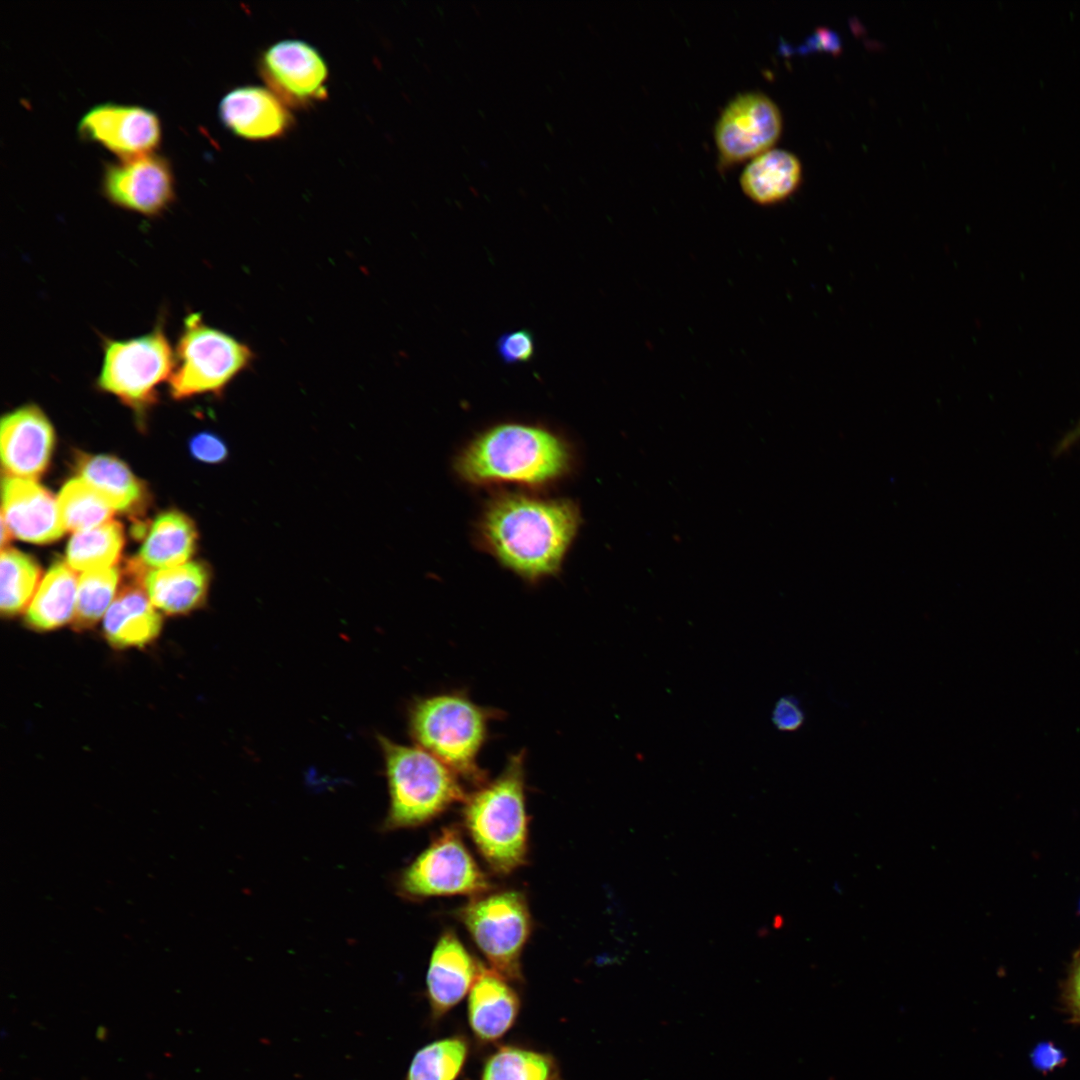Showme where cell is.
<instances>
[{
	"label": "cell",
	"instance_id": "1",
	"mask_svg": "<svg viewBox=\"0 0 1080 1080\" xmlns=\"http://www.w3.org/2000/svg\"><path fill=\"white\" fill-rule=\"evenodd\" d=\"M581 522L570 499L506 493L485 506L476 531L503 567L534 583L559 573Z\"/></svg>",
	"mask_w": 1080,
	"mask_h": 1080
},
{
	"label": "cell",
	"instance_id": "2",
	"mask_svg": "<svg viewBox=\"0 0 1080 1080\" xmlns=\"http://www.w3.org/2000/svg\"><path fill=\"white\" fill-rule=\"evenodd\" d=\"M573 465V448L559 434L539 425L510 422L478 434L457 456L455 469L474 485L540 486L563 478Z\"/></svg>",
	"mask_w": 1080,
	"mask_h": 1080
},
{
	"label": "cell",
	"instance_id": "3",
	"mask_svg": "<svg viewBox=\"0 0 1080 1080\" xmlns=\"http://www.w3.org/2000/svg\"><path fill=\"white\" fill-rule=\"evenodd\" d=\"M524 763V751L511 755L502 772L464 802L466 829L490 868L499 874L511 873L526 862Z\"/></svg>",
	"mask_w": 1080,
	"mask_h": 1080
},
{
	"label": "cell",
	"instance_id": "4",
	"mask_svg": "<svg viewBox=\"0 0 1080 1080\" xmlns=\"http://www.w3.org/2000/svg\"><path fill=\"white\" fill-rule=\"evenodd\" d=\"M495 714L462 691L417 698L409 707V733L415 745L479 787L486 776L477 763L478 755Z\"/></svg>",
	"mask_w": 1080,
	"mask_h": 1080
},
{
	"label": "cell",
	"instance_id": "5",
	"mask_svg": "<svg viewBox=\"0 0 1080 1080\" xmlns=\"http://www.w3.org/2000/svg\"><path fill=\"white\" fill-rule=\"evenodd\" d=\"M389 792L384 831L426 824L459 802L465 793L459 776L425 749L378 735Z\"/></svg>",
	"mask_w": 1080,
	"mask_h": 1080
},
{
	"label": "cell",
	"instance_id": "6",
	"mask_svg": "<svg viewBox=\"0 0 1080 1080\" xmlns=\"http://www.w3.org/2000/svg\"><path fill=\"white\" fill-rule=\"evenodd\" d=\"M255 359L252 349L206 324L200 313L188 314L177 340L169 391L176 400L219 394Z\"/></svg>",
	"mask_w": 1080,
	"mask_h": 1080
},
{
	"label": "cell",
	"instance_id": "7",
	"mask_svg": "<svg viewBox=\"0 0 1080 1080\" xmlns=\"http://www.w3.org/2000/svg\"><path fill=\"white\" fill-rule=\"evenodd\" d=\"M103 360L97 387L135 411L157 399L158 386L169 380L174 353L160 319L149 333L125 340L102 337Z\"/></svg>",
	"mask_w": 1080,
	"mask_h": 1080
},
{
	"label": "cell",
	"instance_id": "8",
	"mask_svg": "<svg viewBox=\"0 0 1080 1080\" xmlns=\"http://www.w3.org/2000/svg\"><path fill=\"white\" fill-rule=\"evenodd\" d=\"M457 915L492 969L505 979H518L532 927L524 894L517 890L484 893L473 897Z\"/></svg>",
	"mask_w": 1080,
	"mask_h": 1080
},
{
	"label": "cell",
	"instance_id": "9",
	"mask_svg": "<svg viewBox=\"0 0 1080 1080\" xmlns=\"http://www.w3.org/2000/svg\"><path fill=\"white\" fill-rule=\"evenodd\" d=\"M491 884L454 827L442 829L400 874L397 890L409 900L489 892Z\"/></svg>",
	"mask_w": 1080,
	"mask_h": 1080
},
{
	"label": "cell",
	"instance_id": "10",
	"mask_svg": "<svg viewBox=\"0 0 1080 1080\" xmlns=\"http://www.w3.org/2000/svg\"><path fill=\"white\" fill-rule=\"evenodd\" d=\"M782 131L778 105L765 93H738L724 106L714 126L720 165L753 158L772 148Z\"/></svg>",
	"mask_w": 1080,
	"mask_h": 1080
},
{
	"label": "cell",
	"instance_id": "11",
	"mask_svg": "<svg viewBox=\"0 0 1080 1080\" xmlns=\"http://www.w3.org/2000/svg\"><path fill=\"white\" fill-rule=\"evenodd\" d=\"M101 190L112 204L149 217L161 214L175 198L169 161L154 152L106 163Z\"/></svg>",
	"mask_w": 1080,
	"mask_h": 1080
},
{
	"label": "cell",
	"instance_id": "12",
	"mask_svg": "<svg viewBox=\"0 0 1080 1080\" xmlns=\"http://www.w3.org/2000/svg\"><path fill=\"white\" fill-rule=\"evenodd\" d=\"M259 70L286 106H304L326 96L328 70L319 52L300 40H282L267 48Z\"/></svg>",
	"mask_w": 1080,
	"mask_h": 1080
},
{
	"label": "cell",
	"instance_id": "13",
	"mask_svg": "<svg viewBox=\"0 0 1080 1080\" xmlns=\"http://www.w3.org/2000/svg\"><path fill=\"white\" fill-rule=\"evenodd\" d=\"M82 138L102 144L121 158L151 153L159 144L161 126L151 110L136 105L103 103L80 119Z\"/></svg>",
	"mask_w": 1080,
	"mask_h": 1080
},
{
	"label": "cell",
	"instance_id": "14",
	"mask_svg": "<svg viewBox=\"0 0 1080 1080\" xmlns=\"http://www.w3.org/2000/svg\"><path fill=\"white\" fill-rule=\"evenodd\" d=\"M54 429L45 413L28 404L5 414L0 423L2 466L7 476L38 478L54 447Z\"/></svg>",
	"mask_w": 1080,
	"mask_h": 1080
},
{
	"label": "cell",
	"instance_id": "15",
	"mask_svg": "<svg viewBox=\"0 0 1080 1080\" xmlns=\"http://www.w3.org/2000/svg\"><path fill=\"white\" fill-rule=\"evenodd\" d=\"M12 537L44 544L65 532L57 500L35 480L6 476L2 480V515Z\"/></svg>",
	"mask_w": 1080,
	"mask_h": 1080
},
{
	"label": "cell",
	"instance_id": "16",
	"mask_svg": "<svg viewBox=\"0 0 1080 1080\" xmlns=\"http://www.w3.org/2000/svg\"><path fill=\"white\" fill-rule=\"evenodd\" d=\"M219 116L233 134L251 140L279 137L293 120L286 105L271 90L257 86L228 92L219 104Z\"/></svg>",
	"mask_w": 1080,
	"mask_h": 1080
},
{
	"label": "cell",
	"instance_id": "17",
	"mask_svg": "<svg viewBox=\"0 0 1080 1080\" xmlns=\"http://www.w3.org/2000/svg\"><path fill=\"white\" fill-rule=\"evenodd\" d=\"M481 967L454 932L438 939L428 966L427 994L435 1015H442L470 991Z\"/></svg>",
	"mask_w": 1080,
	"mask_h": 1080
},
{
	"label": "cell",
	"instance_id": "18",
	"mask_svg": "<svg viewBox=\"0 0 1080 1080\" xmlns=\"http://www.w3.org/2000/svg\"><path fill=\"white\" fill-rule=\"evenodd\" d=\"M209 568L201 562L161 569H147L140 580L155 608L169 615L185 614L206 600L210 584Z\"/></svg>",
	"mask_w": 1080,
	"mask_h": 1080
},
{
	"label": "cell",
	"instance_id": "19",
	"mask_svg": "<svg viewBox=\"0 0 1080 1080\" xmlns=\"http://www.w3.org/2000/svg\"><path fill=\"white\" fill-rule=\"evenodd\" d=\"M162 620L140 582L118 592L104 618V634L115 648L143 647L160 633Z\"/></svg>",
	"mask_w": 1080,
	"mask_h": 1080
},
{
	"label": "cell",
	"instance_id": "20",
	"mask_svg": "<svg viewBox=\"0 0 1080 1080\" xmlns=\"http://www.w3.org/2000/svg\"><path fill=\"white\" fill-rule=\"evenodd\" d=\"M505 980L495 970L481 967L469 991L470 1025L482 1040L501 1037L517 1016L519 999Z\"/></svg>",
	"mask_w": 1080,
	"mask_h": 1080
},
{
	"label": "cell",
	"instance_id": "21",
	"mask_svg": "<svg viewBox=\"0 0 1080 1080\" xmlns=\"http://www.w3.org/2000/svg\"><path fill=\"white\" fill-rule=\"evenodd\" d=\"M801 174V163L795 154L771 148L746 164L739 183L754 202L773 204L788 197L798 187Z\"/></svg>",
	"mask_w": 1080,
	"mask_h": 1080
},
{
	"label": "cell",
	"instance_id": "22",
	"mask_svg": "<svg viewBox=\"0 0 1080 1080\" xmlns=\"http://www.w3.org/2000/svg\"><path fill=\"white\" fill-rule=\"evenodd\" d=\"M78 579L67 563L56 561L40 582L25 615L26 623L37 631H50L74 620Z\"/></svg>",
	"mask_w": 1080,
	"mask_h": 1080
},
{
	"label": "cell",
	"instance_id": "23",
	"mask_svg": "<svg viewBox=\"0 0 1080 1080\" xmlns=\"http://www.w3.org/2000/svg\"><path fill=\"white\" fill-rule=\"evenodd\" d=\"M197 537L188 516L175 510L161 513L151 524L138 559L147 569L184 564L195 551Z\"/></svg>",
	"mask_w": 1080,
	"mask_h": 1080
},
{
	"label": "cell",
	"instance_id": "24",
	"mask_svg": "<svg viewBox=\"0 0 1080 1080\" xmlns=\"http://www.w3.org/2000/svg\"><path fill=\"white\" fill-rule=\"evenodd\" d=\"M76 468L79 477L98 491L116 511H135L143 505L146 498L144 485L119 459L80 454Z\"/></svg>",
	"mask_w": 1080,
	"mask_h": 1080
},
{
	"label": "cell",
	"instance_id": "25",
	"mask_svg": "<svg viewBox=\"0 0 1080 1080\" xmlns=\"http://www.w3.org/2000/svg\"><path fill=\"white\" fill-rule=\"evenodd\" d=\"M124 546L119 522L110 520L89 530L74 533L66 549V562L75 571L113 567Z\"/></svg>",
	"mask_w": 1080,
	"mask_h": 1080
},
{
	"label": "cell",
	"instance_id": "26",
	"mask_svg": "<svg viewBox=\"0 0 1080 1080\" xmlns=\"http://www.w3.org/2000/svg\"><path fill=\"white\" fill-rule=\"evenodd\" d=\"M57 505L64 530L74 533L110 521L116 511L81 477L65 483L58 495Z\"/></svg>",
	"mask_w": 1080,
	"mask_h": 1080
},
{
	"label": "cell",
	"instance_id": "27",
	"mask_svg": "<svg viewBox=\"0 0 1080 1080\" xmlns=\"http://www.w3.org/2000/svg\"><path fill=\"white\" fill-rule=\"evenodd\" d=\"M0 608L4 616H14L28 607L37 588L41 570L29 555L13 548L1 550Z\"/></svg>",
	"mask_w": 1080,
	"mask_h": 1080
},
{
	"label": "cell",
	"instance_id": "28",
	"mask_svg": "<svg viewBox=\"0 0 1080 1080\" xmlns=\"http://www.w3.org/2000/svg\"><path fill=\"white\" fill-rule=\"evenodd\" d=\"M120 571L116 566L91 569L78 578L77 607L74 625L77 629L93 626L106 614L117 596Z\"/></svg>",
	"mask_w": 1080,
	"mask_h": 1080
},
{
	"label": "cell",
	"instance_id": "29",
	"mask_svg": "<svg viewBox=\"0 0 1080 1080\" xmlns=\"http://www.w3.org/2000/svg\"><path fill=\"white\" fill-rule=\"evenodd\" d=\"M467 1055V1045L460 1038L435 1041L414 1056L407 1080H455Z\"/></svg>",
	"mask_w": 1080,
	"mask_h": 1080
},
{
	"label": "cell",
	"instance_id": "30",
	"mask_svg": "<svg viewBox=\"0 0 1080 1080\" xmlns=\"http://www.w3.org/2000/svg\"><path fill=\"white\" fill-rule=\"evenodd\" d=\"M551 1061L544 1055L504 1047L487 1062L482 1080H550Z\"/></svg>",
	"mask_w": 1080,
	"mask_h": 1080
},
{
	"label": "cell",
	"instance_id": "31",
	"mask_svg": "<svg viewBox=\"0 0 1080 1080\" xmlns=\"http://www.w3.org/2000/svg\"><path fill=\"white\" fill-rule=\"evenodd\" d=\"M496 349L507 364L525 363L535 354V340L527 329L509 331L498 338Z\"/></svg>",
	"mask_w": 1080,
	"mask_h": 1080
},
{
	"label": "cell",
	"instance_id": "32",
	"mask_svg": "<svg viewBox=\"0 0 1080 1080\" xmlns=\"http://www.w3.org/2000/svg\"><path fill=\"white\" fill-rule=\"evenodd\" d=\"M771 721L778 731L794 733L804 726L806 715L799 700L795 696L786 695L774 704Z\"/></svg>",
	"mask_w": 1080,
	"mask_h": 1080
},
{
	"label": "cell",
	"instance_id": "33",
	"mask_svg": "<svg viewBox=\"0 0 1080 1080\" xmlns=\"http://www.w3.org/2000/svg\"><path fill=\"white\" fill-rule=\"evenodd\" d=\"M189 447L195 458L206 463L221 462L227 455L226 446L221 439L208 432L194 436Z\"/></svg>",
	"mask_w": 1080,
	"mask_h": 1080
},
{
	"label": "cell",
	"instance_id": "34",
	"mask_svg": "<svg viewBox=\"0 0 1080 1080\" xmlns=\"http://www.w3.org/2000/svg\"><path fill=\"white\" fill-rule=\"evenodd\" d=\"M1065 998L1072 1018L1080 1023V957L1070 973Z\"/></svg>",
	"mask_w": 1080,
	"mask_h": 1080
},
{
	"label": "cell",
	"instance_id": "35",
	"mask_svg": "<svg viewBox=\"0 0 1080 1080\" xmlns=\"http://www.w3.org/2000/svg\"><path fill=\"white\" fill-rule=\"evenodd\" d=\"M1080 439V420L1059 442L1056 447V453L1060 454L1068 450Z\"/></svg>",
	"mask_w": 1080,
	"mask_h": 1080
}]
</instances>
